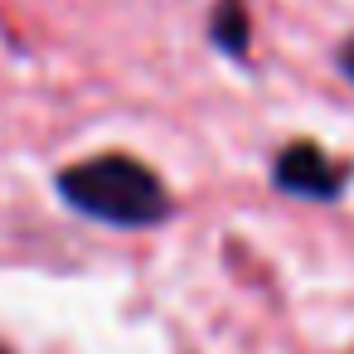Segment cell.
<instances>
[{"label": "cell", "mask_w": 354, "mask_h": 354, "mask_svg": "<svg viewBox=\"0 0 354 354\" xmlns=\"http://www.w3.org/2000/svg\"><path fill=\"white\" fill-rule=\"evenodd\" d=\"M335 64H339V73H344V78H349V88H354V35L335 49Z\"/></svg>", "instance_id": "4"}, {"label": "cell", "mask_w": 354, "mask_h": 354, "mask_svg": "<svg viewBox=\"0 0 354 354\" xmlns=\"http://www.w3.org/2000/svg\"><path fill=\"white\" fill-rule=\"evenodd\" d=\"M0 354H10V349H0Z\"/></svg>", "instance_id": "5"}, {"label": "cell", "mask_w": 354, "mask_h": 354, "mask_svg": "<svg viewBox=\"0 0 354 354\" xmlns=\"http://www.w3.org/2000/svg\"><path fill=\"white\" fill-rule=\"evenodd\" d=\"M272 185L291 199H315V204H335L349 185V165L335 160L320 141H286L272 160Z\"/></svg>", "instance_id": "2"}, {"label": "cell", "mask_w": 354, "mask_h": 354, "mask_svg": "<svg viewBox=\"0 0 354 354\" xmlns=\"http://www.w3.org/2000/svg\"><path fill=\"white\" fill-rule=\"evenodd\" d=\"M209 39L218 54L228 59H248L252 49V15H248V0H218V6L209 10Z\"/></svg>", "instance_id": "3"}, {"label": "cell", "mask_w": 354, "mask_h": 354, "mask_svg": "<svg viewBox=\"0 0 354 354\" xmlns=\"http://www.w3.org/2000/svg\"><path fill=\"white\" fill-rule=\"evenodd\" d=\"M59 194L83 218H97L112 228H156L175 209L165 180L127 151H107V156H88L78 165H64Z\"/></svg>", "instance_id": "1"}]
</instances>
